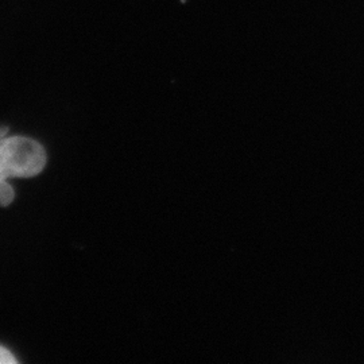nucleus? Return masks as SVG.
<instances>
[{
  "instance_id": "f257e3e1",
  "label": "nucleus",
  "mask_w": 364,
  "mask_h": 364,
  "mask_svg": "<svg viewBox=\"0 0 364 364\" xmlns=\"http://www.w3.org/2000/svg\"><path fill=\"white\" fill-rule=\"evenodd\" d=\"M48 156L38 141L27 136L0 139V181L36 177L45 169Z\"/></svg>"
},
{
  "instance_id": "7ed1b4c3",
  "label": "nucleus",
  "mask_w": 364,
  "mask_h": 364,
  "mask_svg": "<svg viewBox=\"0 0 364 364\" xmlns=\"http://www.w3.org/2000/svg\"><path fill=\"white\" fill-rule=\"evenodd\" d=\"M16 362L18 360L14 358L13 353L0 346V364H15Z\"/></svg>"
},
{
  "instance_id": "f03ea898",
  "label": "nucleus",
  "mask_w": 364,
  "mask_h": 364,
  "mask_svg": "<svg viewBox=\"0 0 364 364\" xmlns=\"http://www.w3.org/2000/svg\"><path fill=\"white\" fill-rule=\"evenodd\" d=\"M15 198L13 185L7 181H0V207H9Z\"/></svg>"
},
{
  "instance_id": "20e7f679",
  "label": "nucleus",
  "mask_w": 364,
  "mask_h": 364,
  "mask_svg": "<svg viewBox=\"0 0 364 364\" xmlns=\"http://www.w3.org/2000/svg\"><path fill=\"white\" fill-rule=\"evenodd\" d=\"M9 131H10L9 127H0V139H1V138H4V136H7Z\"/></svg>"
}]
</instances>
